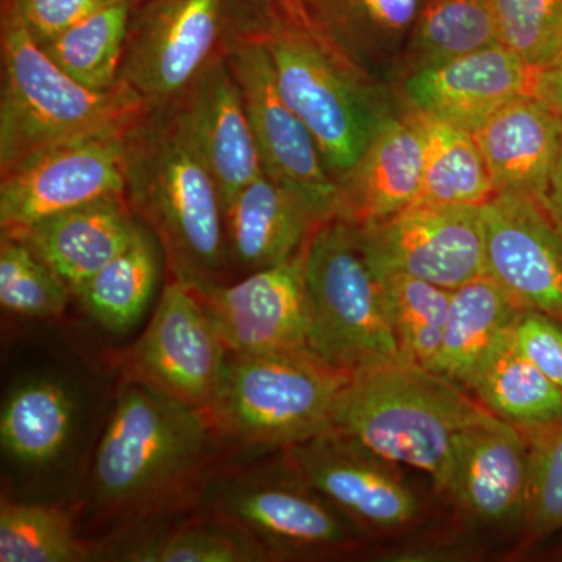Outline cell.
I'll list each match as a JSON object with an SVG mask.
<instances>
[{"label": "cell", "mask_w": 562, "mask_h": 562, "mask_svg": "<svg viewBox=\"0 0 562 562\" xmlns=\"http://www.w3.org/2000/svg\"><path fill=\"white\" fill-rule=\"evenodd\" d=\"M530 443V492L524 527L532 536L562 530V422L525 432Z\"/></svg>", "instance_id": "cell-37"}, {"label": "cell", "mask_w": 562, "mask_h": 562, "mask_svg": "<svg viewBox=\"0 0 562 562\" xmlns=\"http://www.w3.org/2000/svg\"><path fill=\"white\" fill-rule=\"evenodd\" d=\"M172 105L213 173L225 211L239 191L265 173L241 91L227 58L205 70Z\"/></svg>", "instance_id": "cell-20"}, {"label": "cell", "mask_w": 562, "mask_h": 562, "mask_svg": "<svg viewBox=\"0 0 562 562\" xmlns=\"http://www.w3.org/2000/svg\"><path fill=\"white\" fill-rule=\"evenodd\" d=\"M338 209L312 192L262 173L225 209L228 258L247 273L301 254Z\"/></svg>", "instance_id": "cell-19"}, {"label": "cell", "mask_w": 562, "mask_h": 562, "mask_svg": "<svg viewBox=\"0 0 562 562\" xmlns=\"http://www.w3.org/2000/svg\"><path fill=\"white\" fill-rule=\"evenodd\" d=\"M490 416L468 387L402 360L353 373L333 428L395 464L427 473L438 487L458 436Z\"/></svg>", "instance_id": "cell-2"}, {"label": "cell", "mask_w": 562, "mask_h": 562, "mask_svg": "<svg viewBox=\"0 0 562 562\" xmlns=\"http://www.w3.org/2000/svg\"><path fill=\"white\" fill-rule=\"evenodd\" d=\"M503 47L532 69L562 57V0H492Z\"/></svg>", "instance_id": "cell-35"}, {"label": "cell", "mask_w": 562, "mask_h": 562, "mask_svg": "<svg viewBox=\"0 0 562 562\" xmlns=\"http://www.w3.org/2000/svg\"><path fill=\"white\" fill-rule=\"evenodd\" d=\"M124 165L128 206L160 243L173 279L195 294L224 283V202L176 105L147 106L124 128Z\"/></svg>", "instance_id": "cell-1"}, {"label": "cell", "mask_w": 562, "mask_h": 562, "mask_svg": "<svg viewBox=\"0 0 562 562\" xmlns=\"http://www.w3.org/2000/svg\"><path fill=\"white\" fill-rule=\"evenodd\" d=\"M351 375L308 349L231 351L206 413L246 446L290 449L333 427Z\"/></svg>", "instance_id": "cell-5"}, {"label": "cell", "mask_w": 562, "mask_h": 562, "mask_svg": "<svg viewBox=\"0 0 562 562\" xmlns=\"http://www.w3.org/2000/svg\"><path fill=\"white\" fill-rule=\"evenodd\" d=\"M501 44L492 0H425L403 49L401 80Z\"/></svg>", "instance_id": "cell-29"}, {"label": "cell", "mask_w": 562, "mask_h": 562, "mask_svg": "<svg viewBox=\"0 0 562 562\" xmlns=\"http://www.w3.org/2000/svg\"><path fill=\"white\" fill-rule=\"evenodd\" d=\"M413 111L424 135V176L414 203L482 206L491 201L490 169L472 133Z\"/></svg>", "instance_id": "cell-30"}, {"label": "cell", "mask_w": 562, "mask_h": 562, "mask_svg": "<svg viewBox=\"0 0 562 562\" xmlns=\"http://www.w3.org/2000/svg\"><path fill=\"white\" fill-rule=\"evenodd\" d=\"M140 562H255L271 560L251 536L227 524L195 525L128 554Z\"/></svg>", "instance_id": "cell-36"}, {"label": "cell", "mask_w": 562, "mask_h": 562, "mask_svg": "<svg viewBox=\"0 0 562 562\" xmlns=\"http://www.w3.org/2000/svg\"><path fill=\"white\" fill-rule=\"evenodd\" d=\"M20 14L33 40L43 46L111 0H2Z\"/></svg>", "instance_id": "cell-39"}, {"label": "cell", "mask_w": 562, "mask_h": 562, "mask_svg": "<svg viewBox=\"0 0 562 562\" xmlns=\"http://www.w3.org/2000/svg\"><path fill=\"white\" fill-rule=\"evenodd\" d=\"M132 13L128 0H111L41 47L58 68L85 87L113 90L121 83Z\"/></svg>", "instance_id": "cell-31"}, {"label": "cell", "mask_w": 562, "mask_h": 562, "mask_svg": "<svg viewBox=\"0 0 562 562\" xmlns=\"http://www.w3.org/2000/svg\"><path fill=\"white\" fill-rule=\"evenodd\" d=\"M375 276L403 358L432 371L441 350L452 291L408 273Z\"/></svg>", "instance_id": "cell-32"}, {"label": "cell", "mask_w": 562, "mask_h": 562, "mask_svg": "<svg viewBox=\"0 0 562 562\" xmlns=\"http://www.w3.org/2000/svg\"><path fill=\"white\" fill-rule=\"evenodd\" d=\"M306 247L291 260L198 294L222 341L235 353L310 350L312 310Z\"/></svg>", "instance_id": "cell-14"}, {"label": "cell", "mask_w": 562, "mask_h": 562, "mask_svg": "<svg viewBox=\"0 0 562 562\" xmlns=\"http://www.w3.org/2000/svg\"><path fill=\"white\" fill-rule=\"evenodd\" d=\"M288 453L303 482L358 530L397 531L419 517V498L397 471L398 464L338 428L295 443Z\"/></svg>", "instance_id": "cell-11"}, {"label": "cell", "mask_w": 562, "mask_h": 562, "mask_svg": "<svg viewBox=\"0 0 562 562\" xmlns=\"http://www.w3.org/2000/svg\"><path fill=\"white\" fill-rule=\"evenodd\" d=\"M509 330L495 344L468 390L487 412L520 431L560 424L562 391L514 346Z\"/></svg>", "instance_id": "cell-27"}, {"label": "cell", "mask_w": 562, "mask_h": 562, "mask_svg": "<svg viewBox=\"0 0 562 562\" xmlns=\"http://www.w3.org/2000/svg\"><path fill=\"white\" fill-rule=\"evenodd\" d=\"M261 40L271 54L281 95L312 132L325 168L338 181L395 113L386 87L303 29L268 21Z\"/></svg>", "instance_id": "cell-4"}, {"label": "cell", "mask_w": 562, "mask_h": 562, "mask_svg": "<svg viewBox=\"0 0 562 562\" xmlns=\"http://www.w3.org/2000/svg\"><path fill=\"white\" fill-rule=\"evenodd\" d=\"M0 173L36 151L94 133L124 131L147 109L121 83L94 91L74 80L33 40L20 14L0 0Z\"/></svg>", "instance_id": "cell-3"}, {"label": "cell", "mask_w": 562, "mask_h": 562, "mask_svg": "<svg viewBox=\"0 0 562 562\" xmlns=\"http://www.w3.org/2000/svg\"><path fill=\"white\" fill-rule=\"evenodd\" d=\"M90 558L91 550L60 509L10 501L0 505V561L80 562Z\"/></svg>", "instance_id": "cell-33"}, {"label": "cell", "mask_w": 562, "mask_h": 562, "mask_svg": "<svg viewBox=\"0 0 562 562\" xmlns=\"http://www.w3.org/2000/svg\"><path fill=\"white\" fill-rule=\"evenodd\" d=\"M486 276L520 308L562 322V233L541 203L495 194L482 205Z\"/></svg>", "instance_id": "cell-16"}, {"label": "cell", "mask_w": 562, "mask_h": 562, "mask_svg": "<svg viewBox=\"0 0 562 562\" xmlns=\"http://www.w3.org/2000/svg\"><path fill=\"white\" fill-rule=\"evenodd\" d=\"M254 2L269 21L303 29L316 35L317 38L324 40L325 43L331 44L324 31L325 0H254Z\"/></svg>", "instance_id": "cell-40"}, {"label": "cell", "mask_w": 562, "mask_h": 562, "mask_svg": "<svg viewBox=\"0 0 562 562\" xmlns=\"http://www.w3.org/2000/svg\"><path fill=\"white\" fill-rule=\"evenodd\" d=\"M424 176V135L406 106L383 122L357 165L338 184V217L357 225L401 213L419 198Z\"/></svg>", "instance_id": "cell-21"}, {"label": "cell", "mask_w": 562, "mask_h": 562, "mask_svg": "<svg viewBox=\"0 0 562 562\" xmlns=\"http://www.w3.org/2000/svg\"><path fill=\"white\" fill-rule=\"evenodd\" d=\"M543 209L552 217L558 231L562 233V128L557 154H554L552 171H550L549 184H547Z\"/></svg>", "instance_id": "cell-42"}, {"label": "cell", "mask_w": 562, "mask_h": 562, "mask_svg": "<svg viewBox=\"0 0 562 562\" xmlns=\"http://www.w3.org/2000/svg\"><path fill=\"white\" fill-rule=\"evenodd\" d=\"M139 224L125 195H114L63 211L11 236L27 244L74 295L132 243Z\"/></svg>", "instance_id": "cell-22"}, {"label": "cell", "mask_w": 562, "mask_h": 562, "mask_svg": "<svg viewBox=\"0 0 562 562\" xmlns=\"http://www.w3.org/2000/svg\"><path fill=\"white\" fill-rule=\"evenodd\" d=\"M535 72L501 44L403 77V103L473 133L506 103L531 95Z\"/></svg>", "instance_id": "cell-18"}, {"label": "cell", "mask_w": 562, "mask_h": 562, "mask_svg": "<svg viewBox=\"0 0 562 562\" xmlns=\"http://www.w3.org/2000/svg\"><path fill=\"white\" fill-rule=\"evenodd\" d=\"M68 284L22 239L0 238V305L18 316L50 319L65 313Z\"/></svg>", "instance_id": "cell-34"}, {"label": "cell", "mask_w": 562, "mask_h": 562, "mask_svg": "<svg viewBox=\"0 0 562 562\" xmlns=\"http://www.w3.org/2000/svg\"><path fill=\"white\" fill-rule=\"evenodd\" d=\"M471 522L525 525L530 492V443L519 428L492 414L458 436L438 486Z\"/></svg>", "instance_id": "cell-15"}, {"label": "cell", "mask_w": 562, "mask_h": 562, "mask_svg": "<svg viewBox=\"0 0 562 562\" xmlns=\"http://www.w3.org/2000/svg\"><path fill=\"white\" fill-rule=\"evenodd\" d=\"M268 21L254 0H144L133 9L120 81L149 109L172 105Z\"/></svg>", "instance_id": "cell-7"}, {"label": "cell", "mask_w": 562, "mask_h": 562, "mask_svg": "<svg viewBox=\"0 0 562 562\" xmlns=\"http://www.w3.org/2000/svg\"><path fill=\"white\" fill-rule=\"evenodd\" d=\"M114 195H125L124 131L65 140L0 173V231L16 235Z\"/></svg>", "instance_id": "cell-9"}, {"label": "cell", "mask_w": 562, "mask_h": 562, "mask_svg": "<svg viewBox=\"0 0 562 562\" xmlns=\"http://www.w3.org/2000/svg\"><path fill=\"white\" fill-rule=\"evenodd\" d=\"M520 310L490 276L453 290L441 350L432 371L468 387L495 344L513 327Z\"/></svg>", "instance_id": "cell-26"}, {"label": "cell", "mask_w": 562, "mask_h": 562, "mask_svg": "<svg viewBox=\"0 0 562 562\" xmlns=\"http://www.w3.org/2000/svg\"><path fill=\"white\" fill-rule=\"evenodd\" d=\"M165 254L144 224L132 243L76 292L92 321L114 335L139 324L160 281Z\"/></svg>", "instance_id": "cell-28"}, {"label": "cell", "mask_w": 562, "mask_h": 562, "mask_svg": "<svg viewBox=\"0 0 562 562\" xmlns=\"http://www.w3.org/2000/svg\"><path fill=\"white\" fill-rule=\"evenodd\" d=\"M76 394L58 380L18 384L0 414L3 453L22 468H46L61 457L76 425Z\"/></svg>", "instance_id": "cell-25"}, {"label": "cell", "mask_w": 562, "mask_h": 562, "mask_svg": "<svg viewBox=\"0 0 562 562\" xmlns=\"http://www.w3.org/2000/svg\"><path fill=\"white\" fill-rule=\"evenodd\" d=\"M228 353L198 294L173 279L132 355L139 382L209 409Z\"/></svg>", "instance_id": "cell-12"}, {"label": "cell", "mask_w": 562, "mask_h": 562, "mask_svg": "<svg viewBox=\"0 0 562 562\" xmlns=\"http://www.w3.org/2000/svg\"><path fill=\"white\" fill-rule=\"evenodd\" d=\"M305 277L317 357L350 373L405 360L357 225L325 222L306 246Z\"/></svg>", "instance_id": "cell-8"}, {"label": "cell", "mask_w": 562, "mask_h": 562, "mask_svg": "<svg viewBox=\"0 0 562 562\" xmlns=\"http://www.w3.org/2000/svg\"><path fill=\"white\" fill-rule=\"evenodd\" d=\"M357 231L375 273H408L450 291L486 276L482 206L413 203Z\"/></svg>", "instance_id": "cell-10"}, {"label": "cell", "mask_w": 562, "mask_h": 562, "mask_svg": "<svg viewBox=\"0 0 562 562\" xmlns=\"http://www.w3.org/2000/svg\"><path fill=\"white\" fill-rule=\"evenodd\" d=\"M531 95L562 117V57L547 68L536 69Z\"/></svg>", "instance_id": "cell-41"}, {"label": "cell", "mask_w": 562, "mask_h": 562, "mask_svg": "<svg viewBox=\"0 0 562 562\" xmlns=\"http://www.w3.org/2000/svg\"><path fill=\"white\" fill-rule=\"evenodd\" d=\"M425 0H325L324 31L376 83L401 80L403 49Z\"/></svg>", "instance_id": "cell-24"}, {"label": "cell", "mask_w": 562, "mask_h": 562, "mask_svg": "<svg viewBox=\"0 0 562 562\" xmlns=\"http://www.w3.org/2000/svg\"><path fill=\"white\" fill-rule=\"evenodd\" d=\"M562 117L532 95L503 105L472 133L483 151L495 194H517L543 205Z\"/></svg>", "instance_id": "cell-23"}, {"label": "cell", "mask_w": 562, "mask_h": 562, "mask_svg": "<svg viewBox=\"0 0 562 562\" xmlns=\"http://www.w3.org/2000/svg\"><path fill=\"white\" fill-rule=\"evenodd\" d=\"M213 427L205 409L139 380L132 383L121 392L95 452V497L128 508L172 490L206 457Z\"/></svg>", "instance_id": "cell-6"}, {"label": "cell", "mask_w": 562, "mask_h": 562, "mask_svg": "<svg viewBox=\"0 0 562 562\" xmlns=\"http://www.w3.org/2000/svg\"><path fill=\"white\" fill-rule=\"evenodd\" d=\"M514 346L562 391V322L522 308L509 330Z\"/></svg>", "instance_id": "cell-38"}, {"label": "cell", "mask_w": 562, "mask_h": 562, "mask_svg": "<svg viewBox=\"0 0 562 562\" xmlns=\"http://www.w3.org/2000/svg\"><path fill=\"white\" fill-rule=\"evenodd\" d=\"M128 2H131L133 5V9H135V7H138L139 3H143L144 0H128Z\"/></svg>", "instance_id": "cell-43"}, {"label": "cell", "mask_w": 562, "mask_h": 562, "mask_svg": "<svg viewBox=\"0 0 562 562\" xmlns=\"http://www.w3.org/2000/svg\"><path fill=\"white\" fill-rule=\"evenodd\" d=\"M261 29L246 36L227 60L241 91L262 171L331 203L339 214L338 184L325 168L312 132L281 95Z\"/></svg>", "instance_id": "cell-13"}, {"label": "cell", "mask_w": 562, "mask_h": 562, "mask_svg": "<svg viewBox=\"0 0 562 562\" xmlns=\"http://www.w3.org/2000/svg\"><path fill=\"white\" fill-rule=\"evenodd\" d=\"M221 513L276 557L330 553L357 541L358 527L295 473L255 480L224 494Z\"/></svg>", "instance_id": "cell-17"}]
</instances>
